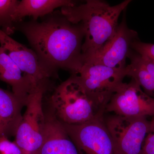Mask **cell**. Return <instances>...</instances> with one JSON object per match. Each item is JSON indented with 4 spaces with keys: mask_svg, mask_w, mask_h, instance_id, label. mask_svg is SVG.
<instances>
[{
    "mask_svg": "<svg viewBox=\"0 0 154 154\" xmlns=\"http://www.w3.org/2000/svg\"><path fill=\"white\" fill-rule=\"evenodd\" d=\"M14 27L26 36L42 65L55 78L59 69L75 74L82 66V28L70 22L60 11L45 16L42 22L22 21Z\"/></svg>",
    "mask_w": 154,
    "mask_h": 154,
    "instance_id": "6da1fadb",
    "label": "cell"
},
{
    "mask_svg": "<svg viewBox=\"0 0 154 154\" xmlns=\"http://www.w3.org/2000/svg\"><path fill=\"white\" fill-rule=\"evenodd\" d=\"M131 2L125 0L111 6L104 1L87 0L81 5L61 8L62 14L70 22L79 24L82 28L83 62L99 51L113 38L119 16Z\"/></svg>",
    "mask_w": 154,
    "mask_h": 154,
    "instance_id": "7a4b0ae2",
    "label": "cell"
},
{
    "mask_svg": "<svg viewBox=\"0 0 154 154\" xmlns=\"http://www.w3.org/2000/svg\"><path fill=\"white\" fill-rule=\"evenodd\" d=\"M51 111L61 123L80 124L104 113L99 111L74 75L54 88L50 98Z\"/></svg>",
    "mask_w": 154,
    "mask_h": 154,
    "instance_id": "3957f363",
    "label": "cell"
},
{
    "mask_svg": "<svg viewBox=\"0 0 154 154\" xmlns=\"http://www.w3.org/2000/svg\"><path fill=\"white\" fill-rule=\"evenodd\" d=\"M72 75L76 77L99 111L103 113L112 95L127 76L126 67L115 69L90 63H83L79 72Z\"/></svg>",
    "mask_w": 154,
    "mask_h": 154,
    "instance_id": "277c9868",
    "label": "cell"
},
{
    "mask_svg": "<svg viewBox=\"0 0 154 154\" xmlns=\"http://www.w3.org/2000/svg\"><path fill=\"white\" fill-rule=\"evenodd\" d=\"M44 88L37 89L30 94L26 102V110L22 116L15 136V143L22 154H36L41 147L45 137L46 115L42 105Z\"/></svg>",
    "mask_w": 154,
    "mask_h": 154,
    "instance_id": "5b68a950",
    "label": "cell"
},
{
    "mask_svg": "<svg viewBox=\"0 0 154 154\" xmlns=\"http://www.w3.org/2000/svg\"><path fill=\"white\" fill-rule=\"evenodd\" d=\"M146 117L109 116L104 118L114 154H141L150 121Z\"/></svg>",
    "mask_w": 154,
    "mask_h": 154,
    "instance_id": "8992f818",
    "label": "cell"
},
{
    "mask_svg": "<svg viewBox=\"0 0 154 154\" xmlns=\"http://www.w3.org/2000/svg\"><path fill=\"white\" fill-rule=\"evenodd\" d=\"M103 114L80 124L63 125L79 154H114Z\"/></svg>",
    "mask_w": 154,
    "mask_h": 154,
    "instance_id": "52a82bcc",
    "label": "cell"
},
{
    "mask_svg": "<svg viewBox=\"0 0 154 154\" xmlns=\"http://www.w3.org/2000/svg\"><path fill=\"white\" fill-rule=\"evenodd\" d=\"M106 112L127 117L153 116L154 99L131 79L119 86L105 107Z\"/></svg>",
    "mask_w": 154,
    "mask_h": 154,
    "instance_id": "ba28073f",
    "label": "cell"
},
{
    "mask_svg": "<svg viewBox=\"0 0 154 154\" xmlns=\"http://www.w3.org/2000/svg\"><path fill=\"white\" fill-rule=\"evenodd\" d=\"M0 45L24 74L30 79L35 88L51 90V79L55 77L42 65L33 49L14 40L1 29Z\"/></svg>",
    "mask_w": 154,
    "mask_h": 154,
    "instance_id": "9c48e42d",
    "label": "cell"
},
{
    "mask_svg": "<svg viewBox=\"0 0 154 154\" xmlns=\"http://www.w3.org/2000/svg\"><path fill=\"white\" fill-rule=\"evenodd\" d=\"M137 39H138L137 32L128 28L124 16L119 24L113 38L99 51L83 61V63L100 64L115 69L125 68L126 59L131 49V45Z\"/></svg>",
    "mask_w": 154,
    "mask_h": 154,
    "instance_id": "30bf717a",
    "label": "cell"
},
{
    "mask_svg": "<svg viewBox=\"0 0 154 154\" xmlns=\"http://www.w3.org/2000/svg\"><path fill=\"white\" fill-rule=\"evenodd\" d=\"M45 115V137L41 147L36 154H79L62 123L51 111Z\"/></svg>",
    "mask_w": 154,
    "mask_h": 154,
    "instance_id": "8fae6325",
    "label": "cell"
},
{
    "mask_svg": "<svg viewBox=\"0 0 154 154\" xmlns=\"http://www.w3.org/2000/svg\"><path fill=\"white\" fill-rule=\"evenodd\" d=\"M0 80L10 85L12 92L24 106L30 94L38 88L0 46Z\"/></svg>",
    "mask_w": 154,
    "mask_h": 154,
    "instance_id": "7c38bea8",
    "label": "cell"
},
{
    "mask_svg": "<svg viewBox=\"0 0 154 154\" xmlns=\"http://www.w3.org/2000/svg\"><path fill=\"white\" fill-rule=\"evenodd\" d=\"M24 106L13 92L0 88V137H15Z\"/></svg>",
    "mask_w": 154,
    "mask_h": 154,
    "instance_id": "4fadbf2b",
    "label": "cell"
},
{
    "mask_svg": "<svg viewBox=\"0 0 154 154\" xmlns=\"http://www.w3.org/2000/svg\"><path fill=\"white\" fill-rule=\"evenodd\" d=\"M76 5V2L71 0H22L19 1L15 10L13 22L15 25L26 17H32V20L37 21L38 18H43L58 8Z\"/></svg>",
    "mask_w": 154,
    "mask_h": 154,
    "instance_id": "5bb4252c",
    "label": "cell"
},
{
    "mask_svg": "<svg viewBox=\"0 0 154 154\" xmlns=\"http://www.w3.org/2000/svg\"><path fill=\"white\" fill-rule=\"evenodd\" d=\"M126 66L127 75L139 84L147 95L154 99V64L131 49Z\"/></svg>",
    "mask_w": 154,
    "mask_h": 154,
    "instance_id": "9a60e30c",
    "label": "cell"
},
{
    "mask_svg": "<svg viewBox=\"0 0 154 154\" xmlns=\"http://www.w3.org/2000/svg\"><path fill=\"white\" fill-rule=\"evenodd\" d=\"M19 1L0 0V29L8 35L15 32L13 17Z\"/></svg>",
    "mask_w": 154,
    "mask_h": 154,
    "instance_id": "2e32d148",
    "label": "cell"
},
{
    "mask_svg": "<svg viewBox=\"0 0 154 154\" xmlns=\"http://www.w3.org/2000/svg\"><path fill=\"white\" fill-rule=\"evenodd\" d=\"M131 48L144 59L154 64V44L142 42L138 38L132 42Z\"/></svg>",
    "mask_w": 154,
    "mask_h": 154,
    "instance_id": "e0dca14e",
    "label": "cell"
},
{
    "mask_svg": "<svg viewBox=\"0 0 154 154\" xmlns=\"http://www.w3.org/2000/svg\"><path fill=\"white\" fill-rule=\"evenodd\" d=\"M150 121L148 131L146 136L141 154H154V116Z\"/></svg>",
    "mask_w": 154,
    "mask_h": 154,
    "instance_id": "ac0fdd59",
    "label": "cell"
},
{
    "mask_svg": "<svg viewBox=\"0 0 154 154\" xmlns=\"http://www.w3.org/2000/svg\"><path fill=\"white\" fill-rule=\"evenodd\" d=\"M0 154H22V151L15 142L6 137H0Z\"/></svg>",
    "mask_w": 154,
    "mask_h": 154,
    "instance_id": "d6986e66",
    "label": "cell"
}]
</instances>
